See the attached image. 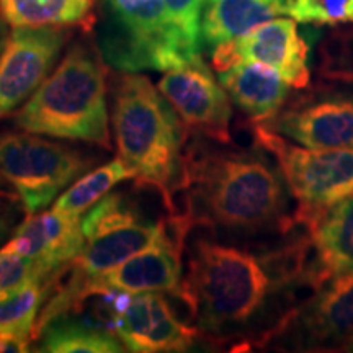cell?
<instances>
[{"mask_svg": "<svg viewBox=\"0 0 353 353\" xmlns=\"http://www.w3.org/2000/svg\"><path fill=\"white\" fill-rule=\"evenodd\" d=\"M82 218L56 208L26 214L0 250L33 257L59 272L82 252L85 244Z\"/></svg>", "mask_w": 353, "mask_h": 353, "instance_id": "obj_17", "label": "cell"}, {"mask_svg": "<svg viewBox=\"0 0 353 353\" xmlns=\"http://www.w3.org/2000/svg\"><path fill=\"white\" fill-rule=\"evenodd\" d=\"M90 165L81 152L34 132H0V179L19 193L25 214L46 208Z\"/></svg>", "mask_w": 353, "mask_h": 353, "instance_id": "obj_7", "label": "cell"}, {"mask_svg": "<svg viewBox=\"0 0 353 353\" xmlns=\"http://www.w3.org/2000/svg\"><path fill=\"white\" fill-rule=\"evenodd\" d=\"M192 228L193 223L187 214H170L154 244L88 281L79 291L74 304L82 293L94 290L125 291L130 294L172 293L179 296L183 280V247Z\"/></svg>", "mask_w": 353, "mask_h": 353, "instance_id": "obj_10", "label": "cell"}, {"mask_svg": "<svg viewBox=\"0 0 353 353\" xmlns=\"http://www.w3.org/2000/svg\"><path fill=\"white\" fill-rule=\"evenodd\" d=\"M319 76L325 81L353 82V28L334 32L324 39Z\"/></svg>", "mask_w": 353, "mask_h": 353, "instance_id": "obj_25", "label": "cell"}, {"mask_svg": "<svg viewBox=\"0 0 353 353\" xmlns=\"http://www.w3.org/2000/svg\"><path fill=\"white\" fill-rule=\"evenodd\" d=\"M112 121L118 157L132 179L161 193L167 210L176 214L174 193L185 185L188 134L179 113L148 77L126 72L114 87Z\"/></svg>", "mask_w": 353, "mask_h": 353, "instance_id": "obj_3", "label": "cell"}, {"mask_svg": "<svg viewBox=\"0 0 353 353\" xmlns=\"http://www.w3.org/2000/svg\"><path fill=\"white\" fill-rule=\"evenodd\" d=\"M165 228V219L159 223L141 218L134 206L120 193H108L83 214L82 229L85 236L82 252L70 262L72 276L61 286L46 307L41 309L34 325V334L68 314L79 291L101 273L125 262L156 242Z\"/></svg>", "mask_w": 353, "mask_h": 353, "instance_id": "obj_5", "label": "cell"}, {"mask_svg": "<svg viewBox=\"0 0 353 353\" xmlns=\"http://www.w3.org/2000/svg\"><path fill=\"white\" fill-rule=\"evenodd\" d=\"M214 69L221 70L239 63H257L276 70L291 87L307 88L309 44L298 32L296 20L265 21L242 37L213 48Z\"/></svg>", "mask_w": 353, "mask_h": 353, "instance_id": "obj_12", "label": "cell"}, {"mask_svg": "<svg viewBox=\"0 0 353 353\" xmlns=\"http://www.w3.org/2000/svg\"><path fill=\"white\" fill-rule=\"evenodd\" d=\"M187 214L193 226L260 231L296 228L288 208V185L280 167L260 152L218 151L203 145L187 151Z\"/></svg>", "mask_w": 353, "mask_h": 353, "instance_id": "obj_2", "label": "cell"}, {"mask_svg": "<svg viewBox=\"0 0 353 353\" xmlns=\"http://www.w3.org/2000/svg\"><path fill=\"white\" fill-rule=\"evenodd\" d=\"M7 32H6V21H3L2 17H0V52L3 50V44L7 41Z\"/></svg>", "mask_w": 353, "mask_h": 353, "instance_id": "obj_29", "label": "cell"}, {"mask_svg": "<svg viewBox=\"0 0 353 353\" xmlns=\"http://www.w3.org/2000/svg\"><path fill=\"white\" fill-rule=\"evenodd\" d=\"M291 0H205L201 15L203 44L216 48L288 13Z\"/></svg>", "mask_w": 353, "mask_h": 353, "instance_id": "obj_19", "label": "cell"}, {"mask_svg": "<svg viewBox=\"0 0 353 353\" xmlns=\"http://www.w3.org/2000/svg\"><path fill=\"white\" fill-rule=\"evenodd\" d=\"M114 334L130 352H185L200 337V330L179 321L159 293L131 298L114 324Z\"/></svg>", "mask_w": 353, "mask_h": 353, "instance_id": "obj_14", "label": "cell"}, {"mask_svg": "<svg viewBox=\"0 0 353 353\" xmlns=\"http://www.w3.org/2000/svg\"><path fill=\"white\" fill-rule=\"evenodd\" d=\"M304 286L316 291L306 231L267 254L198 239L188 250L179 298L210 341L262 345L288 327L299 309L291 306L293 294Z\"/></svg>", "mask_w": 353, "mask_h": 353, "instance_id": "obj_1", "label": "cell"}, {"mask_svg": "<svg viewBox=\"0 0 353 353\" xmlns=\"http://www.w3.org/2000/svg\"><path fill=\"white\" fill-rule=\"evenodd\" d=\"M21 211L25 213L19 193H10L0 188V244L10 239L12 234L19 228L17 223Z\"/></svg>", "mask_w": 353, "mask_h": 353, "instance_id": "obj_28", "label": "cell"}, {"mask_svg": "<svg viewBox=\"0 0 353 353\" xmlns=\"http://www.w3.org/2000/svg\"><path fill=\"white\" fill-rule=\"evenodd\" d=\"M157 87L188 130L223 144L231 141V99L201 56L165 70Z\"/></svg>", "mask_w": 353, "mask_h": 353, "instance_id": "obj_11", "label": "cell"}, {"mask_svg": "<svg viewBox=\"0 0 353 353\" xmlns=\"http://www.w3.org/2000/svg\"><path fill=\"white\" fill-rule=\"evenodd\" d=\"M132 172L120 157L113 159L108 164L99 167V169L88 172L74 182L65 192L57 198L52 208L65 211L70 214L83 216L92 206L97 205L101 198L108 195L123 180L132 179Z\"/></svg>", "mask_w": 353, "mask_h": 353, "instance_id": "obj_22", "label": "cell"}, {"mask_svg": "<svg viewBox=\"0 0 353 353\" xmlns=\"http://www.w3.org/2000/svg\"><path fill=\"white\" fill-rule=\"evenodd\" d=\"M100 38L105 61L121 72L169 70L192 59L167 15L164 0H107ZM200 56V54H198Z\"/></svg>", "mask_w": 353, "mask_h": 353, "instance_id": "obj_6", "label": "cell"}, {"mask_svg": "<svg viewBox=\"0 0 353 353\" xmlns=\"http://www.w3.org/2000/svg\"><path fill=\"white\" fill-rule=\"evenodd\" d=\"M94 0H0V17L12 28L85 23Z\"/></svg>", "mask_w": 353, "mask_h": 353, "instance_id": "obj_21", "label": "cell"}, {"mask_svg": "<svg viewBox=\"0 0 353 353\" xmlns=\"http://www.w3.org/2000/svg\"><path fill=\"white\" fill-rule=\"evenodd\" d=\"M265 125L304 148H353V82L311 87Z\"/></svg>", "mask_w": 353, "mask_h": 353, "instance_id": "obj_9", "label": "cell"}, {"mask_svg": "<svg viewBox=\"0 0 353 353\" xmlns=\"http://www.w3.org/2000/svg\"><path fill=\"white\" fill-rule=\"evenodd\" d=\"M68 33L61 26L13 28L0 52V118L15 112L50 76Z\"/></svg>", "mask_w": 353, "mask_h": 353, "instance_id": "obj_13", "label": "cell"}, {"mask_svg": "<svg viewBox=\"0 0 353 353\" xmlns=\"http://www.w3.org/2000/svg\"><path fill=\"white\" fill-rule=\"evenodd\" d=\"M17 130L112 149L107 72L90 46H70L59 65L13 114Z\"/></svg>", "mask_w": 353, "mask_h": 353, "instance_id": "obj_4", "label": "cell"}, {"mask_svg": "<svg viewBox=\"0 0 353 353\" xmlns=\"http://www.w3.org/2000/svg\"><path fill=\"white\" fill-rule=\"evenodd\" d=\"M286 15L299 23H352L353 0H291Z\"/></svg>", "mask_w": 353, "mask_h": 353, "instance_id": "obj_26", "label": "cell"}, {"mask_svg": "<svg viewBox=\"0 0 353 353\" xmlns=\"http://www.w3.org/2000/svg\"><path fill=\"white\" fill-rule=\"evenodd\" d=\"M219 82L254 123L272 120L283 108L291 88L276 70L257 63H239L221 70Z\"/></svg>", "mask_w": 353, "mask_h": 353, "instance_id": "obj_18", "label": "cell"}, {"mask_svg": "<svg viewBox=\"0 0 353 353\" xmlns=\"http://www.w3.org/2000/svg\"><path fill=\"white\" fill-rule=\"evenodd\" d=\"M254 138L276 159L299 213L327 208L353 196V148H304L286 141L265 123H254Z\"/></svg>", "mask_w": 353, "mask_h": 353, "instance_id": "obj_8", "label": "cell"}, {"mask_svg": "<svg viewBox=\"0 0 353 353\" xmlns=\"http://www.w3.org/2000/svg\"><path fill=\"white\" fill-rule=\"evenodd\" d=\"M203 3L205 0H164L167 15L192 56H198L201 51Z\"/></svg>", "mask_w": 353, "mask_h": 353, "instance_id": "obj_27", "label": "cell"}, {"mask_svg": "<svg viewBox=\"0 0 353 353\" xmlns=\"http://www.w3.org/2000/svg\"><path fill=\"white\" fill-rule=\"evenodd\" d=\"M39 337L43 341L38 352L118 353L126 350L113 330L90 321H65L61 317L51 322Z\"/></svg>", "mask_w": 353, "mask_h": 353, "instance_id": "obj_20", "label": "cell"}, {"mask_svg": "<svg viewBox=\"0 0 353 353\" xmlns=\"http://www.w3.org/2000/svg\"><path fill=\"white\" fill-rule=\"evenodd\" d=\"M293 324L298 325L303 345L309 350L342 352L353 337V272L332 278L316 290L299 306L290 322Z\"/></svg>", "mask_w": 353, "mask_h": 353, "instance_id": "obj_15", "label": "cell"}, {"mask_svg": "<svg viewBox=\"0 0 353 353\" xmlns=\"http://www.w3.org/2000/svg\"><path fill=\"white\" fill-rule=\"evenodd\" d=\"M342 352H353V337L345 343V347L342 348Z\"/></svg>", "mask_w": 353, "mask_h": 353, "instance_id": "obj_30", "label": "cell"}, {"mask_svg": "<svg viewBox=\"0 0 353 353\" xmlns=\"http://www.w3.org/2000/svg\"><path fill=\"white\" fill-rule=\"evenodd\" d=\"M293 219L311 239L316 290L353 272V196L322 210L294 211Z\"/></svg>", "mask_w": 353, "mask_h": 353, "instance_id": "obj_16", "label": "cell"}, {"mask_svg": "<svg viewBox=\"0 0 353 353\" xmlns=\"http://www.w3.org/2000/svg\"><path fill=\"white\" fill-rule=\"evenodd\" d=\"M59 275L61 270H51L37 259L0 250V298L23 288L32 281L51 280Z\"/></svg>", "mask_w": 353, "mask_h": 353, "instance_id": "obj_24", "label": "cell"}, {"mask_svg": "<svg viewBox=\"0 0 353 353\" xmlns=\"http://www.w3.org/2000/svg\"><path fill=\"white\" fill-rule=\"evenodd\" d=\"M57 276L51 280H37L23 288L0 298V330L26 334L33 337L38 314L41 312L44 299L51 286L56 285Z\"/></svg>", "mask_w": 353, "mask_h": 353, "instance_id": "obj_23", "label": "cell"}]
</instances>
